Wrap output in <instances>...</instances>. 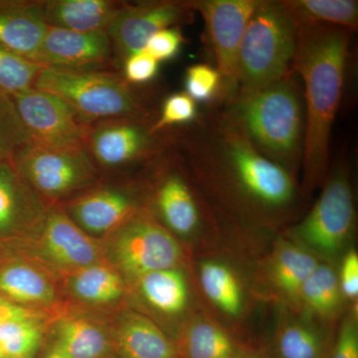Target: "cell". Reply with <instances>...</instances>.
<instances>
[{
  "mask_svg": "<svg viewBox=\"0 0 358 358\" xmlns=\"http://www.w3.org/2000/svg\"><path fill=\"white\" fill-rule=\"evenodd\" d=\"M44 358H71L68 357L64 352L60 350L57 345H53L51 346L49 352L46 353Z\"/></svg>",
  "mask_w": 358,
  "mask_h": 358,
  "instance_id": "42",
  "label": "cell"
},
{
  "mask_svg": "<svg viewBox=\"0 0 358 358\" xmlns=\"http://www.w3.org/2000/svg\"><path fill=\"white\" fill-rule=\"evenodd\" d=\"M355 200L345 167L327 173L322 194L312 210L294 228V237L305 248L322 255L338 253L355 229Z\"/></svg>",
  "mask_w": 358,
  "mask_h": 358,
  "instance_id": "9",
  "label": "cell"
},
{
  "mask_svg": "<svg viewBox=\"0 0 358 358\" xmlns=\"http://www.w3.org/2000/svg\"><path fill=\"white\" fill-rule=\"evenodd\" d=\"M11 243H20L31 262L62 275L105 261L101 240L90 237L55 204L48 207L36 232Z\"/></svg>",
  "mask_w": 358,
  "mask_h": 358,
  "instance_id": "8",
  "label": "cell"
},
{
  "mask_svg": "<svg viewBox=\"0 0 358 358\" xmlns=\"http://www.w3.org/2000/svg\"><path fill=\"white\" fill-rule=\"evenodd\" d=\"M122 2L110 0L43 1L45 22L50 27L79 32L106 31Z\"/></svg>",
  "mask_w": 358,
  "mask_h": 358,
  "instance_id": "22",
  "label": "cell"
},
{
  "mask_svg": "<svg viewBox=\"0 0 358 358\" xmlns=\"http://www.w3.org/2000/svg\"><path fill=\"white\" fill-rule=\"evenodd\" d=\"M11 162L0 164V240L25 239L36 232L48 207Z\"/></svg>",
  "mask_w": 358,
  "mask_h": 358,
  "instance_id": "17",
  "label": "cell"
},
{
  "mask_svg": "<svg viewBox=\"0 0 358 358\" xmlns=\"http://www.w3.org/2000/svg\"><path fill=\"white\" fill-rule=\"evenodd\" d=\"M222 103L257 150L296 178L305 141L303 87L291 71L279 81Z\"/></svg>",
  "mask_w": 358,
  "mask_h": 358,
  "instance_id": "3",
  "label": "cell"
},
{
  "mask_svg": "<svg viewBox=\"0 0 358 358\" xmlns=\"http://www.w3.org/2000/svg\"><path fill=\"white\" fill-rule=\"evenodd\" d=\"M46 317L47 313L44 310L24 307L0 296V324L15 320H45Z\"/></svg>",
  "mask_w": 358,
  "mask_h": 358,
  "instance_id": "40",
  "label": "cell"
},
{
  "mask_svg": "<svg viewBox=\"0 0 358 358\" xmlns=\"http://www.w3.org/2000/svg\"><path fill=\"white\" fill-rule=\"evenodd\" d=\"M294 26L329 25L355 32L358 27L357 0H280Z\"/></svg>",
  "mask_w": 358,
  "mask_h": 358,
  "instance_id": "26",
  "label": "cell"
},
{
  "mask_svg": "<svg viewBox=\"0 0 358 358\" xmlns=\"http://www.w3.org/2000/svg\"><path fill=\"white\" fill-rule=\"evenodd\" d=\"M43 2L0 0V45L33 61L46 35Z\"/></svg>",
  "mask_w": 358,
  "mask_h": 358,
  "instance_id": "19",
  "label": "cell"
},
{
  "mask_svg": "<svg viewBox=\"0 0 358 358\" xmlns=\"http://www.w3.org/2000/svg\"><path fill=\"white\" fill-rule=\"evenodd\" d=\"M294 51V26L280 0H259L240 44L236 95L252 93L288 75Z\"/></svg>",
  "mask_w": 358,
  "mask_h": 358,
  "instance_id": "4",
  "label": "cell"
},
{
  "mask_svg": "<svg viewBox=\"0 0 358 358\" xmlns=\"http://www.w3.org/2000/svg\"><path fill=\"white\" fill-rule=\"evenodd\" d=\"M145 208L147 205L134 187L95 185L73 197L62 209L90 237L103 240Z\"/></svg>",
  "mask_w": 358,
  "mask_h": 358,
  "instance_id": "15",
  "label": "cell"
},
{
  "mask_svg": "<svg viewBox=\"0 0 358 358\" xmlns=\"http://www.w3.org/2000/svg\"><path fill=\"white\" fill-rule=\"evenodd\" d=\"M101 242L103 260L129 282L154 271L179 268L182 258L176 238L155 220L148 207Z\"/></svg>",
  "mask_w": 358,
  "mask_h": 358,
  "instance_id": "6",
  "label": "cell"
},
{
  "mask_svg": "<svg viewBox=\"0 0 358 358\" xmlns=\"http://www.w3.org/2000/svg\"><path fill=\"white\" fill-rule=\"evenodd\" d=\"M199 277L204 293L216 307L232 317L241 313L243 293L229 267L217 261H206L200 266Z\"/></svg>",
  "mask_w": 358,
  "mask_h": 358,
  "instance_id": "28",
  "label": "cell"
},
{
  "mask_svg": "<svg viewBox=\"0 0 358 358\" xmlns=\"http://www.w3.org/2000/svg\"><path fill=\"white\" fill-rule=\"evenodd\" d=\"M115 355L120 358H179L178 346L143 313L122 310L112 331Z\"/></svg>",
  "mask_w": 358,
  "mask_h": 358,
  "instance_id": "18",
  "label": "cell"
},
{
  "mask_svg": "<svg viewBox=\"0 0 358 358\" xmlns=\"http://www.w3.org/2000/svg\"><path fill=\"white\" fill-rule=\"evenodd\" d=\"M45 320L23 319L0 324V350L6 358H33L41 345Z\"/></svg>",
  "mask_w": 358,
  "mask_h": 358,
  "instance_id": "31",
  "label": "cell"
},
{
  "mask_svg": "<svg viewBox=\"0 0 358 358\" xmlns=\"http://www.w3.org/2000/svg\"><path fill=\"white\" fill-rule=\"evenodd\" d=\"M34 89L59 96L93 122L152 117L124 77L106 71L43 67Z\"/></svg>",
  "mask_w": 358,
  "mask_h": 358,
  "instance_id": "5",
  "label": "cell"
},
{
  "mask_svg": "<svg viewBox=\"0 0 358 358\" xmlns=\"http://www.w3.org/2000/svg\"><path fill=\"white\" fill-rule=\"evenodd\" d=\"M113 51L106 31L79 32L48 26L33 62L42 67L96 69L109 62Z\"/></svg>",
  "mask_w": 358,
  "mask_h": 358,
  "instance_id": "16",
  "label": "cell"
},
{
  "mask_svg": "<svg viewBox=\"0 0 358 358\" xmlns=\"http://www.w3.org/2000/svg\"><path fill=\"white\" fill-rule=\"evenodd\" d=\"M327 358H358V326L355 315L346 317Z\"/></svg>",
  "mask_w": 358,
  "mask_h": 358,
  "instance_id": "38",
  "label": "cell"
},
{
  "mask_svg": "<svg viewBox=\"0 0 358 358\" xmlns=\"http://www.w3.org/2000/svg\"><path fill=\"white\" fill-rule=\"evenodd\" d=\"M319 263L305 247L282 240L271 262V280L282 296L300 300L303 284Z\"/></svg>",
  "mask_w": 358,
  "mask_h": 358,
  "instance_id": "24",
  "label": "cell"
},
{
  "mask_svg": "<svg viewBox=\"0 0 358 358\" xmlns=\"http://www.w3.org/2000/svg\"><path fill=\"white\" fill-rule=\"evenodd\" d=\"M275 358H327L326 339L313 327L289 324L280 329L275 336Z\"/></svg>",
  "mask_w": 358,
  "mask_h": 358,
  "instance_id": "30",
  "label": "cell"
},
{
  "mask_svg": "<svg viewBox=\"0 0 358 358\" xmlns=\"http://www.w3.org/2000/svg\"><path fill=\"white\" fill-rule=\"evenodd\" d=\"M11 164L51 205L72 199L98 182V169L85 148L50 147L29 141L17 150Z\"/></svg>",
  "mask_w": 358,
  "mask_h": 358,
  "instance_id": "7",
  "label": "cell"
},
{
  "mask_svg": "<svg viewBox=\"0 0 358 358\" xmlns=\"http://www.w3.org/2000/svg\"><path fill=\"white\" fill-rule=\"evenodd\" d=\"M234 358H263L258 352L247 348H238Z\"/></svg>",
  "mask_w": 358,
  "mask_h": 358,
  "instance_id": "41",
  "label": "cell"
},
{
  "mask_svg": "<svg viewBox=\"0 0 358 358\" xmlns=\"http://www.w3.org/2000/svg\"><path fill=\"white\" fill-rule=\"evenodd\" d=\"M155 185L150 200L167 230L178 236L194 234L203 224L204 213L189 181L185 160L173 147L155 157Z\"/></svg>",
  "mask_w": 358,
  "mask_h": 358,
  "instance_id": "12",
  "label": "cell"
},
{
  "mask_svg": "<svg viewBox=\"0 0 358 358\" xmlns=\"http://www.w3.org/2000/svg\"><path fill=\"white\" fill-rule=\"evenodd\" d=\"M0 296L38 310L58 301L57 289L48 271L31 261L18 259L0 264Z\"/></svg>",
  "mask_w": 358,
  "mask_h": 358,
  "instance_id": "20",
  "label": "cell"
},
{
  "mask_svg": "<svg viewBox=\"0 0 358 358\" xmlns=\"http://www.w3.org/2000/svg\"><path fill=\"white\" fill-rule=\"evenodd\" d=\"M64 278L70 296L86 305H113L126 292V280L106 261L79 268Z\"/></svg>",
  "mask_w": 358,
  "mask_h": 358,
  "instance_id": "23",
  "label": "cell"
},
{
  "mask_svg": "<svg viewBox=\"0 0 358 358\" xmlns=\"http://www.w3.org/2000/svg\"><path fill=\"white\" fill-rule=\"evenodd\" d=\"M173 147L203 189L231 213L256 221L288 215L298 199L296 178L264 157L220 103L174 131Z\"/></svg>",
  "mask_w": 358,
  "mask_h": 358,
  "instance_id": "1",
  "label": "cell"
},
{
  "mask_svg": "<svg viewBox=\"0 0 358 358\" xmlns=\"http://www.w3.org/2000/svg\"><path fill=\"white\" fill-rule=\"evenodd\" d=\"M159 62L148 52H136L124 60V79L129 84H145L157 76Z\"/></svg>",
  "mask_w": 358,
  "mask_h": 358,
  "instance_id": "37",
  "label": "cell"
},
{
  "mask_svg": "<svg viewBox=\"0 0 358 358\" xmlns=\"http://www.w3.org/2000/svg\"><path fill=\"white\" fill-rule=\"evenodd\" d=\"M176 346L179 358H234L238 350L229 334L205 320L186 327Z\"/></svg>",
  "mask_w": 358,
  "mask_h": 358,
  "instance_id": "27",
  "label": "cell"
},
{
  "mask_svg": "<svg viewBox=\"0 0 358 358\" xmlns=\"http://www.w3.org/2000/svg\"><path fill=\"white\" fill-rule=\"evenodd\" d=\"M29 141L10 96L0 92V164L13 162L17 150Z\"/></svg>",
  "mask_w": 358,
  "mask_h": 358,
  "instance_id": "33",
  "label": "cell"
},
{
  "mask_svg": "<svg viewBox=\"0 0 358 358\" xmlns=\"http://www.w3.org/2000/svg\"><path fill=\"white\" fill-rule=\"evenodd\" d=\"M133 282L145 303L162 315H179L187 307L188 285L179 268L154 271Z\"/></svg>",
  "mask_w": 358,
  "mask_h": 358,
  "instance_id": "25",
  "label": "cell"
},
{
  "mask_svg": "<svg viewBox=\"0 0 358 358\" xmlns=\"http://www.w3.org/2000/svg\"><path fill=\"white\" fill-rule=\"evenodd\" d=\"M195 13L204 20L222 78V98L226 103L237 93V65L240 44L250 17L259 0H189Z\"/></svg>",
  "mask_w": 358,
  "mask_h": 358,
  "instance_id": "13",
  "label": "cell"
},
{
  "mask_svg": "<svg viewBox=\"0 0 358 358\" xmlns=\"http://www.w3.org/2000/svg\"><path fill=\"white\" fill-rule=\"evenodd\" d=\"M0 358H6V357H4L3 352H1V350H0Z\"/></svg>",
  "mask_w": 358,
  "mask_h": 358,
  "instance_id": "43",
  "label": "cell"
},
{
  "mask_svg": "<svg viewBox=\"0 0 358 358\" xmlns=\"http://www.w3.org/2000/svg\"><path fill=\"white\" fill-rule=\"evenodd\" d=\"M185 91L194 102L206 105L219 103L222 98V78L210 65L190 66L186 70Z\"/></svg>",
  "mask_w": 358,
  "mask_h": 358,
  "instance_id": "34",
  "label": "cell"
},
{
  "mask_svg": "<svg viewBox=\"0 0 358 358\" xmlns=\"http://www.w3.org/2000/svg\"><path fill=\"white\" fill-rule=\"evenodd\" d=\"M55 343L71 358H110L115 355L110 331L84 315H64L54 324Z\"/></svg>",
  "mask_w": 358,
  "mask_h": 358,
  "instance_id": "21",
  "label": "cell"
},
{
  "mask_svg": "<svg viewBox=\"0 0 358 358\" xmlns=\"http://www.w3.org/2000/svg\"><path fill=\"white\" fill-rule=\"evenodd\" d=\"M338 281L343 296L350 300L357 301L358 296V255L355 250L348 252L343 258Z\"/></svg>",
  "mask_w": 358,
  "mask_h": 358,
  "instance_id": "39",
  "label": "cell"
},
{
  "mask_svg": "<svg viewBox=\"0 0 358 358\" xmlns=\"http://www.w3.org/2000/svg\"><path fill=\"white\" fill-rule=\"evenodd\" d=\"M341 294L338 275L331 266L319 263L303 284L300 301L315 315L331 317L341 308Z\"/></svg>",
  "mask_w": 358,
  "mask_h": 358,
  "instance_id": "29",
  "label": "cell"
},
{
  "mask_svg": "<svg viewBox=\"0 0 358 358\" xmlns=\"http://www.w3.org/2000/svg\"><path fill=\"white\" fill-rule=\"evenodd\" d=\"M9 96L31 141L50 147L88 148L94 122L62 99L34 88Z\"/></svg>",
  "mask_w": 358,
  "mask_h": 358,
  "instance_id": "10",
  "label": "cell"
},
{
  "mask_svg": "<svg viewBox=\"0 0 358 358\" xmlns=\"http://www.w3.org/2000/svg\"><path fill=\"white\" fill-rule=\"evenodd\" d=\"M42 68L0 45V92L13 95L34 88Z\"/></svg>",
  "mask_w": 358,
  "mask_h": 358,
  "instance_id": "32",
  "label": "cell"
},
{
  "mask_svg": "<svg viewBox=\"0 0 358 358\" xmlns=\"http://www.w3.org/2000/svg\"><path fill=\"white\" fill-rule=\"evenodd\" d=\"M195 17L190 1L157 0L122 2L106 32L124 60L145 49L148 40L162 29L190 24Z\"/></svg>",
  "mask_w": 358,
  "mask_h": 358,
  "instance_id": "14",
  "label": "cell"
},
{
  "mask_svg": "<svg viewBox=\"0 0 358 358\" xmlns=\"http://www.w3.org/2000/svg\"><path fill=\"white\" fill-rule=\"evenodd\" d=\"M199 115L197 103L186 93H176L167 96L162 103V113L152 122V131L157 134L174 127L188 126L196 121Z\"/></svg>",
  "mask_w": 358,
  "mask_h": 358,
  "instance_id": "35",
  "label": "cell"
},
{
  "mask_svg": "<svg viewBox=\"0 0 358 358\" xmlns=\"http://www.w3.org/2000/svg\"><path fill=\"white\" fill-rule=\"evenodd\" d=\"M152 120L115 119L94 126L88 152L105 169L150 162L173 147L174 131H152Z\"/></svg>",
  "mask_w": 358,
  "mask_h": 358,
  "instance_id": "11",
  "label": "cell"
},
{
  "mask_svg": "<svg viewBox=\"0 0 358 358\" xmlns=\"http://www.w3.org/2000/svg\"><path fill=\"white\" fill-rule=\"evenodd\" d=\"M185 43L180 27H171L155 33L147 45L145 50L157 62L169 61L176 57Z\"/></svg>",
  "mask_w": 358,
  "mask_h": 358,
  "instance_id": "36",
  "label": "cell"
},
{
  "mask_svg": "<svg viewBox=\"0 0 358 358\" xmlns=\"http://www.w3.org/2000/svg\"><path fill=\"white\" fill-rule=\"evenodd\" d=\"M352 30L338 26H294L292 71L300 79L305 105L301 169L307 189L329 173L331 138L345 84Z\"/></svg>",
  "mask_w": 358,
  "mask_h": 358,
  "instance_id": "2",
  "label": "cell"
}]
</instances>
